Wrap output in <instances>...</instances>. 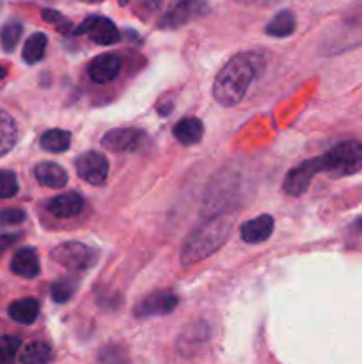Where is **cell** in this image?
Instances as JSON below:
<instances>
[{"label":"cell","instance_id":"4fadbf2b","mask_svg":"<svg viewBox=\"0 0 362 364\" xmlns=\"http://www.w3.org/2000/svg\"><path fill=\"white\" fill-rule=\"evenodd\" d=\"M273 233V217L259 215L241 224L240 235L247 244H261Z\"/></svg>","mask_w":362,"mask_h":364},{"label":"cell","instance_id":"52a82bcc","mask_svg":"<svg viewBox=\"0 0 362 364\" xmlns=\"http://www.w3.org/2000/svg\"><path fill=\"white\" fill-rule=\"evenodd\" d=\"M75 36H87L91 41L98 45H116L121 39V32L114 25L112 20L105 16H89L87 20L82 21L73 31Z\"/></svg>","mask_w":362,"mask_h":364},{"label":"cell","instance_id":"277c9868","mask_svg":"<svg viewBox=\"0 0 362 364\" xmlns=\"http://www.w3.org/2000/svg\"><path fill=\"white\" fill-rule=\"evenodd\" d=\"M52 259L71 270H89L98 259L94 249L82 242H66L52 251Z\"/></svg>","mask_w":362,"mask_h":364},{"label":"cell","instance_id":"ba28073f","mask_svg":"<svg viewBox=\"0 0 362 364\" xmlns=\"http://www.w3.org/2000/svg\"><path fill=\"white\" fill-rule=\"evenodd\" d=\"M77 174L89 185H102L109 176V160L98 151H87L75 160Z\"/></svg>","mask_w":362,"mask_h":364},{"label":"cell","instance_id":"484cf974","mask_svg":"<svg viewBox=\"0 0 362 364\" xmlns=\"http://www.w3.org/2000/svg\"><path fill=\"white\" fill-rule=\"evenodd\" d=\"M20 345L16 336H0V364H14Z\"/></svg>","mask_w":362,"mask_h":364},{"label":"cell","instance_id":"ffe728a7","mask_svg":"<svg viewBox=\"0 0 362 364\" xmlns=\"http://www.w3.org/2000/svg\"><path fill=\"white\" fill-rule=\"evenodd\" d=\"M18 139V128L13 117L0 109V156L11 151Z\"/></svg>","mask_w":362,"mask_h":364},{"label":"cell","instance_id":"e575fe53","mask_svg":"<svg viewBox=\"0 0 362 364\" xmlns=\"http://www.w3.org/2000/svg\"><path fill=\"white\" fill-rule=\"evenodd\" d=\"M358 228H361V230H362V219L358 220Z\"/></svg>","mask_w":362,"mask_h":364},{"label":"cell","instance_id":"d6a6232c","mask_svg":"<svg viewBox=\"0 0 362 364\" xmlns=\"http://www.w3.org/2000/svg\"><path fill=\"white\" fill-rule=\"evenodd\" d=\"M238 2H241V4H251V2H254V0H238Z\"/></svg>","mask_w":362,"mask_h":364},{"label":"cell","instance_id":"d4e9b609","mask_svg":"<svg viewBox=\"0 0 362 364\" xmlns=\"http://www.w3.org/2000/svg\"><path fill=\"white\" fill-rule=\"evenodd\" d=\"M21 32H23V27H21L20 21L13 20L4 25L2 32H0V41H2V48L6 52H13L16 48L18 41L21 38Z\"/></svg>","mask_w":362,"mask_h":364},{"label":"cell","instance_id":"9a60e30c","mask_svg":"<svg viewBox=\"0 0 362 364\" xmlns=\"http://www.w3.org/2000/svg\"><path fill=\"white\" fill-rule=\"evenodd\" d=\"M34 176L43 187L48 188H62L67 183V173L53 162H41L35 166Z\"/></svg>","mask_w":362,"mask_h":364},{"label":"cell","instance_id":"2e32d148","mask_svg":"<svg viewBox=\"0 0 362 364\" xmlns=\"http://www.w3.org/2000/svg\"><path fill=\"white\" fill-rule=\"evenodd\" d=\"M172 134L177 139V142H181L183 146H192L201 141L202 135H204V127L197 117H185V119L177 121Z\"/></svg>","mask_w":362,"mask_h":364},{"label":"cell","instance_id":"1f68e13d","mask_svg":"<svg viewBox=\"0 0 362 364\" xmlns=\"http://www.w3.org/2000/svg\"><path fill=\"white\" fill-rule=\"evenodd\" d=\"M20 238L21 235H0V258H2L4 252H6L9 247H13Z\"/></svg>","mask_w":362,"mask_h":364},{"label":"cell","instance_id":"ac0fdd59","mask_svg":"<svg viewBox=\"0 0 362 364\" xmlns=\"http://www.w3.org/2000/svg\"><path fill=\"white\" fill-rule=\"evenodd\" d=\"M39 315V304L35 299H20L9 306V316L18 323L31 326Z\"/></svg>","mask_w":362,"mask_h":364},{"label":"cell","instance_id":"603a6c76","mask_svg":"<svg viewBox=\"0 0 362 364\" xmlns=\"http://www.w3.org/2000/svg\"><path fill=\"white\" fill-rule=\"evenodd\" d=\"M71 146V134L66 130H48L41 137V148L50 153H62Z\"/></svg>","mask_w":362,"mask_h":364},{"label":"cell","instance_id":"7a4b0ae2","mask_svg":"<svg viewBox=\"0 0 362 364\" xmlns=\"http://www.w3.org/2000/svg\"><path fill=\"white\" fill-rule=\"evenodd\" d=\"M234 217L231 213H219L195 228L185 240L180 251V262L183 267L202 262L204 258L219 251L233 231Z\"/></svg>","mask_w":362,"mask_h":364},{"label":"cell","instance_id":"83f0119b","mask_svg":"<svg viewBox=\"0 0 362 364\" xmlns=\"http://www.w3.org/2000/svg\"><path fill=\"white\" fill-rule=\"evenodd\" d=\"M43 20H45L46 23L53 25V27H55L59 32H62V34L71 32V27H73L71 21L67 20L66 16H62L59 11H53V9H43Z\"/></svg>","mask_w":362,"mask_h":364},{"label":"cell","instance_id":"4316f807","mask_svg":"<svg viewBox=\"0 0 362 364\" xmlns=\"http://www.w3.org/2000/svg\"><path fill=\"white\" fill-rule=\"evenodd\" d=\"M18 194V180L13 171L0 169V198L9 199Z\"/></svg>","mask_w":362,"mask_h":364},{"label":"cell","instance_id":"836d02e7","mask_svg":"<svg viewBox=\"0 0 362 364\" xmlns=\"http://www.w3.org/2000/svg\"><path fill=\"white\" fill-rule=\"evenodd\" d=\"M84 2H91V4H94V2H102V0H84Z\"/></svg>","mask_w":362,"mask_h":364},{"label":"cell","instance_id":"d6986e66","mask_svg":"<svg viewBox=\"0 0 362 364\" xmlns=\"http://www.w3.org/2000/svg\"><path fill=\"white\" fill-rule=\"evenodd\" d=\"M52 359L53 350L45 341H34V343L27 345L20 355L21 364H50Z\"/></svg>","mask_w":362,"mask_h":364},{"label":"cell","instance_id":"f1b7e54d","mask_svg":"<svg viewBox=\"0 0 362 364\" xmlns=\"http://www.w3.org/2000/svg\"><path fill=\"white\" fill-rule=\"evenodd\" d=\"M99 363L102 364H128L124 352L121 350L119 347H114V345H109V347H105L102 352H99Z\"/></svg>","mask_w":362,"mask_h":364},{"label":"cell","instance_id":"44dd1931","mask_svg":"<svg viewBox=\"0 0 362 364\" xmlns=\"http://www.w3.org/2000/svg\"><path fill=\"white\" fill-rule=\"evenodd\" d=\"M208 340V327L204 323H192L187 331L180 336V350L187 355V352H194L195 347L194 345L204 343Z\"/></svg>","mask_w":362,"mask_h":364},{"label":"cell","instance_id":"3957f363","mask_svg":"<svg viewBox=\"0 0 362 364\" xmlns=\"http://www.w3.org/2000/svg\"><path fill=\"white\" fill-rule=\"evenodd\" d=\"M323 173L334 176H350L362 169V144L358 141H344L322 155Z\"/></svg>","mask_w":362,"mask_h":364},{"label":"cell","instance_id":"8992f818","mask_svg":"<svg viewBox=\"0 0 362 364\" xmlns=\"http://www.w3.org/2000/svg\"><path fill=\"white\" fill-rule=\"evenodd\" d=\"M319 173H323L322 156H314V159L298 164V166H295L293 169L286 174V178H284V192H286L287 196L298 198V196H302L307 191L311 181L314 180L316 174Z\"/></svg>","mask_w":362,"mask_h":364},{"label":"cell","instance_id":"5bb4252c","mask_svg":"<svg viewBox=\"0 0 362 364\" xmlns=\"http://www.w3.org/2000/svg\"><path fill=\"white\" fill-rule=\"evenodd\" d=\"M11 270L16 276L25 277V279H34L39 276V259L38 255L32 247H23L14 252L11 259Z\"/></svg>","mask_w":362,"mask_h":364},{"label":"cell","instance_id":"7402d4cb","mask_svg":"<svg viewBox=\"0 0 362 364\" xmlns=\"http://www.w3.org/2000/svg\"><path fill=\"white\" fill-rule=\"evenodd\" d=\"M46 45H48V38L43 32H35L31 38L25 41L23 45V60L27 64H35L45 57Z\"/></svg>","mask_w":362,"mask_h":364},{"label":"cell","instance_id":"7c38bea8","mask_svg":"<svg viewBox=\"0 0 362 364\" xmlns=\"http://www.w3.org/2000/svg\"><path fill=\"white\" fill-rule=\"evenodd\" d=\"M50 213H53L59 219H70V217H77L84 208V198L78 192H67V194H60L53 198L52 201L46 205Z\"/></svg>","mask_w":362,"mask_h":364},{"label":"cell","instance_id":"9c48e42d","mask_svg":"<svg viewBox=\"0 0 362 364\" xmlns=\"http://www.w3.org/2000/svg\"><path fill=\"white\" fill-rule=\"evenodd\" d=\"M176 306L177 297L172 291H153L135 306V316L137 318H149V316L169 315L176 309Z\"/></svg>","mask_w":362,"mask_h":364},{"label":"cell","instance_id":"5b68a950","mask_svg":"<svg viewBox=\"0 0 362 364\" xmlns=\"http://www.w3.org/2000/svg\"><path fill=\"white\" fill-rule=\"evenodd\" d=\"M206 11H208V6L204 0H172L160 20V27L177 28L206 14Z\"/></svg>","mask_w":362,"mask_h":364},{"label":"cell","instance_id":"30bf717a","mask_svg":"<svg viewBox=\"0 0 362 364\" xmlns=\"http://www.w3.org/2000/svg\"><path fill=\"white\" fill-rule=\"evenodd\" d=\"M144 134L137 128H114L102 139V146L112 153L135 151L141 148Z\"/></svg>","mask_w":362,"mask_h":364},{"label":"cell","instance_id":"f546056e","mask_svg":"<svg viewBox=\"0 0 362 364\" xmlns=\"http://www.w3.org/2000/svg\"><path fill=\"white\" fill-rule=\"evenodd\" d=\"M25 220V212L20 208L0 210V228L11 226V224H20Z\"/></svg>","mask_w":362,"mask_h":364},{"label":"cell","instance_id":"e0dca14e","mask_svg":"<svg viewBox=\"0 0 362 364\" xmlns=\"http://www.w3.org/2000/svg\"><path fill=\"white\" fill-rule=\"evenodd\" d=\"M295 28H297V18L290 9H284L268 21L265 32L272 38H287L293 34Z\"/></svg>","mask_w":362,"mask_h":364},{"label":"cell","instance_id":"6da1fadb","mask_svg":"<svg viewBox=\"0 0 362 364\" xmlns=\"http://www.w3.org/2000/svg\"><path fill=\"white\" fill-rule=\"evenodd\" d=\"M259 59L254 53H238L231 57L219 71L213 84V96L224 107H234L243 100L248 85L258 71Z\"/></svg>","mask_w":362,"mask_h":364},{"label":"cell","instance_id":"cb8c5ba5","mask_svg":"<svg viewBox=\"0 0 362 364\" xmlns=\"http://www.w3.org/2000/svg\"><path fill=\"white\" fill-rule=\"evenodd\" d=\"M77 290H78V281L73 279V277H64V279L55 281V283L52 284L50 294H52L53 302H57V304H64V302H67L75 294H77Z\"/></svg>","mask_w":362,"mask_h":364},{"label":"cell","instance_id":"8fae6325","mask_svg":"<svg viewBox=\"0 0 362 364\" xmlns=\"http://www.w3.org/2000/svg\"><path fill=\"white\" fill-rule=\"evenodd\" d=\"M121 70V59L116 53H102L91 60L87 73L96 84H109L117 77Z\"/></svg>","mask_w":362,"mask_h":364},{"label":"cell","instance_id":"4dcf8cb0","mask_svg":"<svg viewBox=\"0 0 362 364\" xmlns=\"http://www.w3.org/2000/svg\"><path fill=\"white\" fill-rule=\"evenodd\" d=\"M135 6H137V14H151L155 11H158V7L162 6V0H135Z\"/></svg>","mask_w":362,"mask_h":364}]
</instances>
